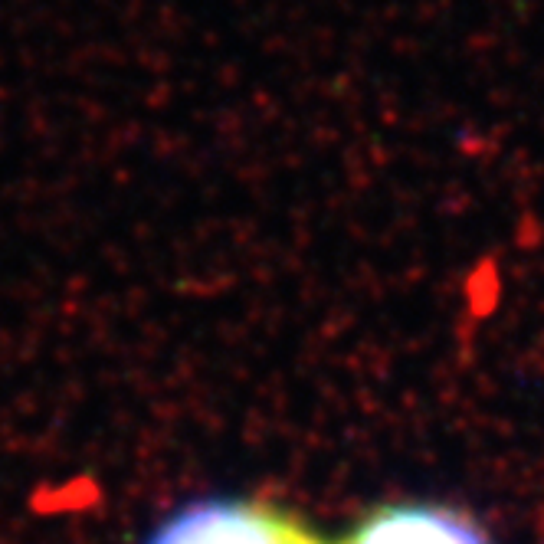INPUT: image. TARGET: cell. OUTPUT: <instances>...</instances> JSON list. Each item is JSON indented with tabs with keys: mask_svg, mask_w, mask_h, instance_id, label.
I'll list each match as a JSON object with an SVG mask.
<instances>
[{
	"mask_svg": "<svg viewBox=\"0 0 544 544\" xmlns=\"http://www.w3.org/2000/svg\"><path fill=\"white\" fill-rule=\"evenodd\" d=\"M145 544H325L292 512L256 499H204L174 512Z\"/></svg>",
	"mask_w": 544,
	"mask_h": 544,
	"instance_id": "1",
	"label": "cell"
},
{
	"mask_svg": "<svg viewBox=\"0 0 544 544\" xmlns=\"http://www.w3.org/2000/svg\"><path fill=\"white\" fill-rule=\"evenodd\" d=\"M338 544H489L469 515L446 505L400 502L374 508Z\"/></svg>",
	"mask_w": 544,
	"mask_h": 544,
	"instance_id": "2",
	"label": "cell"
}]
</instances>
